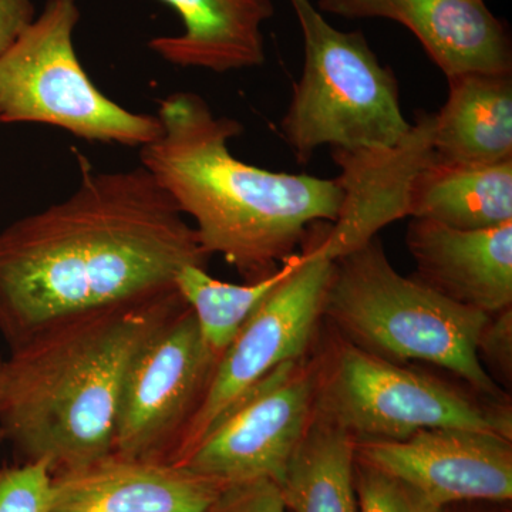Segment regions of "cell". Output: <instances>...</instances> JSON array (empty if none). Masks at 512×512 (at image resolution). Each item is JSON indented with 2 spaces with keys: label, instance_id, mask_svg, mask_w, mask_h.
I'll use <instances>...</instances> for the list:
<instances>
[{
  "label": "cell",
  "instance_id": "24",
  "mask_svg": "<svg viewBox=\"0 0 512 512\" xmlns=\"http://www.w3.org/2000/svg\"><path fill=\"white\" fill-rule=\"evenodd\" d=\"M210 512H286L278 485L268 480L227 485Z\"/></svg>",
  "mask_w": 512,
  "mask_h": 512
},
{
  "label": "cell",
  "instance_id": "17",
  "mask_svg": "<svg viewBox=\"0 0 512 512\" xmlns=\"http://www.w3.org/2000/svg\"><path fill=\"white\" fill-rule=\"evenodd\" d=\"M434 113L433 150L444 163L485 165L512 160V74L450 77Z\"/></svg>",
  "mask_w": 512,
  "mask_h": 512
},
{
  "label": "cell",
  "instance_id": "1",
  "mask_svg": "<svg viewBox=\"0 0 512 512\" xmlns=\"http://www.w3.org/2000/svg\"><path fill=\"white\" fill-rule=\"evenodd\" d=\"M66 200L0 231V335L18 348L40 330L175 288L211 256L143 165L94 171Z\"/></svg>",
  "mask_w": 512,
  "mask_h": 512
},
{
  "label": "cell",
  "instance_id": "10",
  "mask_svg": "<svg viewBox=\"0 0 512 512\" xmlns=\"http://www.w3.org/2000/svg\"><path fill=\"white\" fill-rule=\"evenodd\" d=\"M316 360H293L265 376L177 466L227 485L284 480L315 413Z\"/></svg>",
  "mask_w": 512,
  "mask_h": 512
},
{
  "label": "cell",
  "instance_id": "14",
  "mask_svg": "<svg viewBox=\"0 0 512 512\" xmlns=\"http://www.w3.org/2000/svg\"><path fill=\"white\" fill-rule=\"evenodd\" d=\"M222 490L177 464L110 453L53 474L49 512H210Z\"/></svg>",
  "mask_w": 512,
  "mask_h": 512
},
{
  "label": "cell",
  "instance_id": "2",
  "mask_svg": "<svg viewBox=\"0 0 512 512\" xmlns=\"http://www.w3.org/2000/svg\"><path fill=\"white\" fill-rule=\"evenodd\" d=\"M161 133L140 148V164L194 222L201 247L221 255L245 282L275 274L316 222L338 220V180L275 173L232 156L244 126L212 111L194 92L158 101Z\"/></svg>",
  "mask_w": 512,
  "mask_h": 512
},
{
  "label": "cell",
  "instance_id": "28",
  "mask_svg": "<svg viewBox=\"0 0 512 512\" xmlns=\"http://www.w3.org/2000/svg\"><path fill=\"white\" fill-rule=\"evenodd\" d=\"M2 440H3L2 433H0V443H2Z\"/></svg>",
  "mask_w": 512,
  "mask_h": 512
},
{
  "label": "cell",
  "instance_id": "8",
  "mask_svg": "<svg viewBox=\"0 0 512 512\" xmlns=\"http://www.w3.org/2000/svg\"><path fill=\"white\" fill-rule=\"evenodd\" d=\"M325 227L326 222H316L309 228L295 268L269 293L221 356L208 392L168 463L180 464L276 367L308 356L323 319V303L335 265L323 247Z\"/></svg>",
  "mask_w": 512,
  "mask_h": 512
},
{
  "label": "cell",
  "instance_id": "19",
  "mask_svg": "<svg viewBox=\"0 0 512 512\" xmlns=\"http://www.w3.org/2000/svg\"><path fill=\"white\" fill-rule=\"evenodd\" d=\"M355 448L349 433L313 413L279 484L286 510L359 512Z\"/></svg>",
  "mask_w": 512,
  "mask_h": 512
},
{
  "label": "cell",
  "instance_id": "5",
  "mask_svg": "<svg viewBox=\"0 0 512 512\" xmlns=\"http://www.w3.org/2000/svg\"><path fill=\"white\" fill-rule=\"evenodd\" d=\"M303 37L305 62L281 121L299 164L320 147L357 154L399 146L412 123L400 107L399 84L360 30L333 28L312 0H289Z\"/></svg>",
  "mask_w": 512,
  "mask_h": 512
},
{
  "label": "cell",
  "instance_id": "6",
  "mask_svg": "<svg viewBox=\"0 0 512 512\" xmlns=\"http://www.w3.org/2000/svg\"><path fill=\"white\" fill-rule=\"evenodd\" d=\"M316 360L315 414L356 441L404 440L426 429H461L512 440L505 403L474 399L443 380L357 348L335 333Z\"/></svg>",
  "mask_w": 512,
  "mask_h": 512
},
{
  "label": "cell",
  "instance_id": "26",
  "mask_svg": "<svg viewBox=\"0 0 512 512\" xmlns=\"http://www.w3.org/2000/svg\"><path fill=\"white\" fill-rule=\"evenodd\" d=\"M3 363H5V359L0 356V394H2Z\"/></svg>",
  "mask_w": 512,
  "mask_h": 512
},
{
  "label": "cell",
  "instance_id": "12",
  "mask_svg": "<svg viewBox=\"0 0 512 512\" xmlns=\"http://www.w3.org/2000/svg\"><path fill=\"white\" fill-rule=\"evenodd\" d=\"M316 8L342 18L400 23L447 79L512 74L510 32L484 0H318Z\"/></svg>",
  "mask_w": 512,
  "mask_h": 512
},
{
  "label": "cell",
  "instance_id": "13",
  "mask_svg": "<svg viewBox=\"0 0 512 512\" xmlns=\"http://www.w3.org/2000/svg\"><path fill=\"white\" fill-rule=\"evenodd\" d=\"M434 113H417L409 134L387 150L346 154L332 151L342 168L338 183L345 192L338 220L328 222L323 247L332 259L350 254L377 237L390 222L407 217V194L414 175L436 157Z\"/></svg>",
  "mask_w": 512,
  "mask_h": 512
},
{
  "label": "cell",
  "instance_id": "3",
  "mask_svg": "<svg viewBox=\"0 0 512 512\" xmlns=\"http://www.w3.org/2000/svg\"><path fill=\"white\" fill-rule=\"evenodd\" d=\"M185 305L177 288L40 330L3 363L0 433L53 474L109 456L128 367Z\"/></svg>",
  "mask_w": 512,
  "mask_h": 512
},
{
  "label": "cell",
  "instance_id": "16",
  "mask_svg": "<svg viewBox=\"0 0 512 512\" xmlns=\"http://www.w3.org/2000/svg\"><path fill=\"white\" fill-rule=\"evenodd\" d=\"M177 12L183 32L158 36L148 47L165 62L214 73L265 63L262 28L274 18L272 0H161Z\"/></svg>",
  "mask_w": 512,
  "mask_h": 512
},
{
  "label": "cell",
  "instance_id": "4",
  "mask_svg": "<svg viewBox=\"0 0 512 512\" xmlns=\"http://www.w3.org/2000/svg\"><path fill=\"white\" fill-rule=\"evenodd\" d=\"M322 315L357 348L396 363H433L483 399L503 403V390L477 356L490 315L400 275L377 237L336 259Z\"/></svg>",
  "mask_w": 512,
  "mask_h": 512
},
{
  "label": "cell",
  "instance_id": "25",
  "mask_svg": "<svg viewBox=\"0 0 512 512\" xmlns=\"http://www.w3.org/2000/svg\"><path fill=\"white\" fill-rule=\"evenodd\" d=\"M33 0H0V55L36 18Z\"/></svg>",
  "mask_w": 512,
  "mask_h": 512
},
{
  "label": "cell",
  "instance_id": "9",
  "mask_svg": "<svg viewBox=\"0 0 512 512\" xmlns=\"http://www.w3.org/2000/svg\"><path fill=\"white\" fill-rule=\"evenodd\" d=\"M218 362L185 303L128 367L111 453L168 463L208 392Z\"/></svg>",
  "mask_w": 512,
  "mask_h": 512
},
{
  "label": "cell",
  "instance_id": "20",
  "mask_svg": "<svg viewBox=\"0 0 512 512\" xmlns=\"http://www.w3.org/2000/svg\"><path fill=\"white\" fill-rule=\"evenodd\" d=\"M298 258L296 252L275 274L244 285L218 281L208 274L207 268L197 265L184 266L178 272L175 288L194 313L202 339L215 355L221 359L242 326L295 268Z\"/></svg>",
  "mask_w": 512,
  "mask_h": 512
},
{
  "label": "cell",
  "instance_id": "18",
  "mask_svg": "<svg viewBox=\"0 0 512 512\" xmlns=\"http://www.w3.org/2000/svg\"><path fill=\"white\" fill-rule=\"evenodd\" d=\"M407 217L461 231L512 222V160L470 165L434 157L414 175L407 194Z\"/></svg>",
  "mask_w": 512,
  "mask_h": 512
},
{
  "label": "cell",
  "instance_id": "21",
  "mask_svg": "<svg viewBox=\"0 0 512 512\" xmlns=\"http://www.w3.org/2000/svg\"><path fill=\"white\" fill-rule=\"evenodd\" d=\"M355 487L359 512L439 511L409 484L357 460Z\"/></svg>",
  "mask_w": 512,
  "mask_h": 512
},
{
  "label": "cell",
  "instance_id": "7",
  "mask_svg": "<svg viewBox=\"0 0 512 512\" xmlns=\"http://www.w3.org/2000/svg\"><path fill=\"white\" fill-rule=\"evenodd\" d=\"M79 22L77 0H46L0 55V123L45 124L82 140L147 146L160 136V120L127 110L93 83L74 46Z\"/></svg>",
  "mask_w": 512,
  "mask_h": 512
},
{
  "label": "cell",
  "instance_id": "11",
  "mask_svg": "<svg viewBox=\"0 0 512 512\" xmlns=\"http://www.w3.org/2000/svg\"><path fill=\"white\" fill-rule=\"evenodd\" d=\"M355 456L409 484L439 510L512 498V440L498 434L426 429L404 440L356 441Z\"/></svg>",
  "mask_w": 512,
  "mask_h": 512
},
{
  "label": "cell",
  "instance_id": "15",
  "mask_svg": "<svg viewBox=\"0 0 512 512\" xmlns=\"http://www.w3.org/2000/svg\"><path fill=\"white\" fill-rule=\"evenodd\" d=\"M406 245L421 284L487 315L512 308V222L461 231L413 218Z\"/></svg>",
  "mask_w": 512,
  "mask_h": 512
},
{
  "label": "cell",
  "instance_id": "23",
  "mask_svg": "<svg viewBox=\"0 0 512 512\" xmlns=\"http://www.w3.org/2000/svg\"><path fill=\"white\" fill-rule=\"evenodd\" d=\"M481 365L490 367L501 382L512 376V308L490 315L477 342ZM487 370V369H485Z\"/></svg>",
  "mask_w": 512,
  "mask_h": 512
},
{
  "label": "cell",
  "instance_id": "22",
  "mask_svg": "<svg viewBox=\"0 0 512 512\" xmlns=\"http://www.w3.org/2000/svg\"><path fill=\"white\" fill-rule=\"evenodd\" d=\"M53 473L43 461L0 470V512H49Z\"/></svg>",
  "mask_w": 512,
  "mask_h": 512
},
{
  "label": "cell",
  "instance_id": "27",
  "mask_svg": "<svg viewBox=\"0 0 512 512\" xmlns=\"http://www.w3.org/2000/svg\"><path fill=\"white\" fill-rule=\"evenodd\" d=\"M437 512H453V511L450 510V507H444V508H440V510Z\"/></svg>",
  "mask_w": 512,
  "mask_h": 512
}]
</instances>
